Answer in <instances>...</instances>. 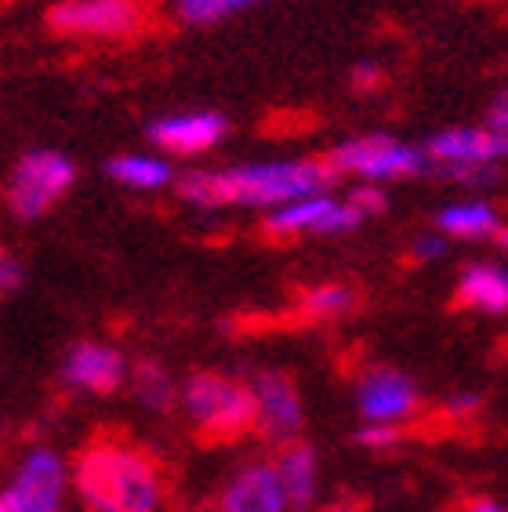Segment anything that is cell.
Wrapping results in <instances>:
<instances>
[{"mask_svg":"<svg viewBox=\"0 0 508 512\" xmlns=\"http://www.w3.org/2000/svg\"><path fill=\"white\" fill-rule=\"evenodd\" d=\"M106 175L131 193H160L175 186V168L160 153H120L106 164Z\"/></svg>","mask_w":508,"mask_h":512,"instance_id":"e0dca14e","label":"cell"},{"mask_svg":"<svg viewBox=\"0 0 508 512\" xmlns=\"http://www.w3.org/2000/svg\"><path fill=\"white\" fill-rule=\"evenodd\" d=\"M0 436H4V418H0Z\"/></svg>","mask_w":508,"mask_h":512,"instance_id":"d6a6232c","label":"cell"},{"mask_svg":"<svg viewBox=\"0 0 508 512\" xmlns=\"http://www.w3.org/2000/svg\"><path fill=\"white\" fill-rule=\"evenodd\" d=\"M218 512H291L273 458L240 465L218 494Z\"/></svg>","mask_w":508,"mask_h":512,"instance_id":"5bb4252c","label":"cell"},{"mask_svg":"<svg viewBox=\"0 0 508 512\" xmlns=\"http://www.w3.org/2000/svg\"><path fill=\"white\" fill-rule=\"evenodd\" d=\"M352 80H356V88H378V66H356L352 69Z\"/></svg>","mask_w":508,"mask_h":512,"instance_id":"4316f807","label":"cell"},{"mask_svg":"<svg viewBox=\"0 0 508 512\" xmlns=\"http://www.w3.org/2000/svg\"><path fill=\"white\" fill-rule=\"evenodd\" d=\"M323 512H367L360 502H334V505H327Z\"/></svg>","mask_w":508,"mask_h":512,"instance_id":"f546056e","label":"cell"},{"mask_svg":"<svg viewBox=\"0 0 508 512\" xmlns=\"http://www.w3.org/2000/svg\"><path fill=\"white\" fill-rule=\"evenodd\" d=\"M356 407L363 422L403 429L421 411V396L411 375H403L396 367H367L356 382Z\"/></svg>","mask_w":508,"mask_h":512,"instance_id":"8fae6325","label":"cell"},{"mask_svg":"<svg viewBox=\"0 0 508 512\" xmlns=\"http://www.w3.org/2000/svg\"><path fill=\"white\" fill-rule=\"evenodd\" d=\"M48 26L69 40L117 44L149 26L146 0H59L48 11Z\"/></svg>","mask_w":508,"mask_h":512,"instance_id":"52a82bcc","label":"cell"},{"mask_svg":"<svg viewBox=\"0 0 508 512\" xmlns=\"http://www.w3.org/2000/svg\"><path fill=\"white\" fill-rule=\"evenodd\" d=\"M73 494L84 512H164V469L146 447L98 436L73 462Z\"/></svg>","mask_w":508,"mask_h":512,"instance_id":"7a4b0ae2","label":"cell"},{"mask_svg":"<svg viewBox=\"0 0 508 512\" xmlns=\"http://www.w3.org/2000/svg\"><path fill=\"white\" fill-rule=\"evenodd\" d=\"M363 215L349 204V197L338 200L331 197L327 189L323 193H313V197L291 200L284 207H273L269 218H265V233L269 237H345L352 229H360Z\"/></svg>","mask_w":508,"mask_h":512,"instance_id":"9c48e42d","label":"cell"},{"mask_svg":"<svg viewBox=\"0 0 508 512\" xmlns=\"http://www.w3.org/2000/svg\"><path fill=\"white\" fill-rule=\"evenodd\" d=\"M327 168L334 175H356L363 182L385 186V182L425 175L432 164L425 146H411L392 135H356L327 153Z\"/></svg>","mask_w":508,"mask_h":512,"instance_id":"8992f818","label":"cell"},{"mask_svg":"<svg viewBox=\"0 0 508 512\" xmlns=\"http://www.w3.org/2000/svg\"><path fill=\"white\" fill-rule=\"evenodd\" d=\"M498 244H501V251L508 255V226H501V229H498Z\"/></svg>","mask_w":508,"mask_h":512,"instance_id":"4dcf8cb0","label":"cell"},{"mask_svg":"<svg viewBox=\"0 0 508 512\" xmlns=\"http://www.w3.org/2000/svg\"><path fill=\"white\" fill-rule=\"evenodd\" d=\"M360 306V298L349 284H316L298 298V316L313 320V324H331V320H345L352 309Z\"/></svg>","mask_w":508,"mask_h":512,"instance_id":"ffe728a7","label":"cell"},{"mask_svg":"<svg viewBox=\"0 0 508 512\" xmlns=\"http://www.w3.org/2000/svg\"><path fill=\"white\" fill-rule=\"evenodd\" d=\"M77 182V164L62 153V149H30L15 160L8 171V186H4V204L22 222H37L66 197Z\"/></svg>","mask_w":508,"mask_h":512,"instance_id":"277c9868","label":"cell"},{"mask_svg":"<svg viewBox=\"0 0 508 512\" xmlns=\"http://www.w3.org/2000/svg\"><path fill=\"white\" fill-rule=\"evenodd\" d=\"M178 411L207 444H236L254 429L251 385L218 371H196L178 385Z\"/></svg>","mask_w":508,"mask_h":512,"instance_id":"3957f363","label":"cell"},{"mask_svg":"<svg viewBox=\"0 0 508 512\" xmlns=\"http://www.w3.org/2000/svg\"><path fill=\"white\" fill-rule=\"evenodd\" d=\"M403 440V429L400 425H374V422H363V429L356 433V444L367 447V451H392V447Z\"/></svg>","mask_w":508,"mask_h":512,"instance_id":"603a6c76","label":"cell"},{"mask_svg":"<svg viewBox=\"0 0 508 512\" xmlns=\"http://www.w3.org/2000/svg\"><path fill=\"white\" fill-rule=\"evenodd\" d=\"M22 287H26V266H22V258L8 247H0V302L11 295H19Z\"/></svg>","mask_w":508,"mask_h":512,"instance_id":"7402d4cb","label":"cell"},{"mask_svg":"<svg viewBox=\"0 0 508 512\" xmlns=\"http://www.w3.org/2000/svg\"><path fill=\"white\" fill-rule=\"evenodd\" d=\"M127 382H131V393L146 411L160 414L178 407V382L171 378L160 360H138L131 371H127Z\"/></svg>","mask_w":508,"mask_h":512,"instance_id":"d6986e66","label":"cell"},{"mask_svg":"<svg viewBox=\"0 0 508 512\" xmlns=\"http://www.w3.org/2000/svg\"><path fill=\"white\" fill-rule=\"evenodd\" d=\"M429 164L443 168L465 186H487L498 178L494 164L505 160L498 138L490 135L487 124H461V128H443L429 138Z\"/></svg>","mask_w":508,"mask_h":512,"instance_id":"ba28073f","label":"cell"},{"mask_svg":"<svg viewBox=\"0 0 508 512\" xmlns=\"http://www.w3.org/2000/svg\"><path fill=\"white\" fill-rule=\"evenodd\" d=\"M465 512H508V505H501L498 498H476V502H469Z\"/></svg>","mask_w":508,"mask_h":512,"instance_id":"f1b7e54d","label":"cell"},{"mask_svg":"<svg viewBox=\"0 0 508 512\" xmlns=\"http://www.w3.org/2000/svg\"><path fill=\"white\" fill-rule=\"evenodd\" d=\"M229 124L215 109H189V113H164L146 128L149 142L167 157H200L225 138Z\"/></svg>","mask_w":508,"mask_h":512,"instance_id":"4fadbf2b","label":"cell"},{"mask_svg":"<svg viewBox=\"0 0 508 512\" xmlns=\"http://www.w3.org/2000/svg\"><path fill=\"white\" fill-rule=\"evenodd\" d=\"M276 476L284 483L287 509L291 512H309L320 494V458L305 440H291L280 444V454L273 458Z\"/></svg>","mask_w":508,"mask_h":512,"instance_id":"9a60e30c","label":"cell"},{"mask_svg":"<svg viewBox=\"0 0 508 512\" xmlns=\"http://www.w3.org/2000/svg\"><path fill=\"white\" fill-rule=\"evenodd\" d=\"M4 498L11 512H66L73 494V462L48 444H33L15 458L4 476Z\"/></svg>","mask_w":508,"mask_h":512,"instance_id":"5b68a950","label":"cell"},{"mask_svg":"<svg viewBox=\"0 0 508 512\" xmlns=\"http://www.w3.org/2000/svg\"><path fill=\"white\" fill-rule=\"evenodd\" d=\"M483 411V396L476 389H461V393H450L447 404H443V414L454 418V422H469L476 414Z\"/></svg>","mask_w":508,"mask_h":512,"instance_id":"d4e9b609","label":"cell"},{"mask_svg":"<svg viewBox=\"0 0 508 512\" xmlns=\"http://www.w3.org/2000/svg\"><path fill=\"white\" fill-rule=\"evenodd\" d=\"M349 204L360 211L363 218H371V215H381L385 211V189L374 186V182H363V186H356L349 193Z\"/></svg>","mask_w":508,"mask_h":512,"instance_id":"484cf974","label":"cell"},{"mask_svg":"<svg viewBox=\"0 0 508 512\" xmlns=\"http://www.w3.org/2000/svg\"><path fill=\"white\" fill-rule=\"evenodd\" d=\"M454 302L461 309L487 316H505L508 313V269L494 266V262H472L461 269L458 287H454Z\"/></svg>","mask_w":508,"mask_h":512,"instance_id":"2e32d148","label":"cell"},{"mask_svg":"<svg viewBox=\"0 0 508 512\" xmlns=\"http://www.w3.org/2000/svg\"><path fill=\"white\" fill-rule=\"evenodd\" d=\"M501 226L505 222H501L498 207L487 204V200H458V204H447L436 215V229L447 240H487L498 237Z\"/></svg>","mask_w":508,"mask_h":512,"instance_id":"ac0fdd59","label":"cell"},{"mask_svg":"<svg viewBox=\"0 0 508 512\" xmlns=\"http://www.w3.org/2000/svg\"><path fill=\"white\" fill-rule=\"evenodd\" d=\"M127 356L120 353V345L102 342V338H84V342L69 345V353L62 356L59 378L66 389L84 396H109L117 393L127 382Z\"/></svg>","mask_w":508,"mask_h":512,"instance_id":"30bf717a","label":"cell"},{"mask_svg":"<svg viewBox=\"0 0 508 512\" xmlns=\"http://www.w3.org/2000/svg\"><path fill=\"white\" fill-rule=\"evenodd\" d=\"M251 4H258V0H171V11L186 26H215L229 15H240Z\"/></svg>","mask_w":508,"mask_h":512,"instance_id":"44dd1931","label":"cell"},{"mask_svg":"<svg viewBox=\"0 0 508 512\" xmlns=\"http://www.w3.org/2000/svg\"><path fill=\"white\" fill-rule=\"evenodd\" d=\"M487 124H508V88H505V91H501L498 99L490 102Z\"/></svg>","mask_w":508,"mask_h":512,"instance_id":"83f0119b","label":"cell"},{"mask_svg":"<svg viewBox=\"0 0 508 512\" xmlns=\"http://www.w3.org/2000/svg\"><path fill=\"white\" fill-rule=\"evenodd\" d=\"M254 396V429L273 440V444H291L298 440L305 425V407L302 393L294 389V382L284 371H262L251 382Z\"/></svg>","mask_w":508,"mask_h":512,"instance_id":"7c38bea8","label":"cell"},{"mask_svg":"<svg viewBox=\"0 0 508 512\" xmlns=\"http://www.w3.org/2000/svg\"><path fill=\"white\" fill-rule=\"evenodd\" d=\"M0 512H11V505H8V498H4V491H0Z\"/></svg>","mask_w":508,"mask_h":512,"instance_id":"1f68e13d","label":"cell"},{"mask_svg":"<svg viewBox=\"0 0 508 512\" xmlns=\"http://www.w3.org/2000/svg\"><path fill=\"white\" fill-rule=\"evenodd\" d=\"M334 171L327 160H254L236 168H196L175 178L178 197L186 204L211 207H284L291 200L313 197L331 186Z\"/></svg>","mask_w":508,"mask_h":512,"instance_id":"6da1fadb","label":"cell"},{"mask_svg":"<svg viewBox=\"0 0 508 512\" xmlns=\"http://www.w3.org/2000/svg\"><path fill=\"white\" fill-rule=\"evenodd\" d=\"M447 251H450V240L443 237L440 229H425V233H418L411 240L414 262H440V258H447Z\"/></svg>","mask_w":508,"mask_h":512,"instance_id":"cb8c5ba5","label":"cell"}]
</instances>
